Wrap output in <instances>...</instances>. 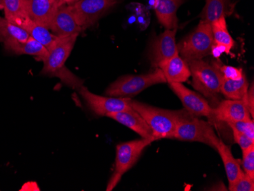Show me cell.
<instances>
[{
    "label": "cell",
    "instance_id": "1",
    "mask_svg": "<svg viewBox=\"0 0 254 191\" xmlns=\"http://www.w3.org/2000/svg\"><path fill=\"white\" fill-rule=\"evenodd\" d=\"M78 37V35L59 37L43 60L44 66L41 71L43 75L58 77L64 83L75 89H79L83 85L84 80L65 68V63L73 50Z\"/></svg>",
    "mask_w": 254,
    "mask_h": 191
},
{
    "label": "cell",
    "instance_id": "2",
    "mask_svg": "<svg viewBox=\"0 0 254 191\" xmlns=\"http://www.w3.org/2000/svg\"><path fill=\"white\" fill-rule=\"evenodd\" d=\"M131 107L145 120L153 132L156 140L161 139H174L175 128L181 111H169L150 106L146 104L131 100Z\"/></svg>",
    "mask_w": 254,
    "mask_h": 191
},
{
    "label": "cell",
    "instance_id": "3",
    "mask_svg": "<svg viewBox=\"0 0 254 191\" xmlns=\"http://www.w3.org/2000/svg\"><path fill=\"white\" fill-rule=\"evenodd\" d=\"M174 139L188 142H199L216 150L220 139L216 136L210 123L199 119L183 110L175 128Z\"/></svg>",
    "mask_w": 254,
    "mask_h": 191
},
{
    "label": "cell",
    "instance_id": "4",
    "mask_svg": "<svg viewBox=\"0 0 254 191\" xmlns=\"http://www.w3.org/2000/svg\"><path fill=\"white\" fill-rule=\"evenodd\" d=\"M213 45L211 24L201 20L195 29L178 43V53L186 62L202 60L212 54Z\"/></svg>",
    "mask_w": 254,
    "mask_h": 191
},
{
    "label": "cell",
    "instance_id": "5",
    "mask_svg": "<svg viewBox=\"0 0 254 191\" xmlns=\"http://www.w3.org/2000/svg\"><path fill=\"white\" fill-rule=\"evenodd\" d=\"M166 78L160 68L142 75H126L109 85L105 95L111 97L132 98L144 90L157 84L165 83Z\"/></svg>",
    "mask_w": 254,
    "mask_h": 191
},
{
    "label": "cell",
    "instance_id": "6",
    "mask_svg": "<svg viewBox=\"0 0 254 191\" xmlns=\"http://www.w3.org/2000/svg\"><path fill=\"white\" fill-rule=\"evenodd\" d=\"M187 64L190 70L194 88L209 99H216L221 93L223 78L213 63L210 64L202 60H195Z\"/></svg>",
    "mask_w": 254,
    "mask_h": 191
},
{
    "label": "cell",
    "instance_id": "7",
    "mask_svg": "<svg viewBox=\"0 0 254 191\" xmlns=\"http://www.w3.org/2000/svg\"><path fill=\"white\" fill-rule=\"evenodd\" d=\"M153 141L142 139L122 142L117 145L115 168L107 188L111 191L119 183L123 175L136 163L145 148Z\"/></svg>",
    "mask_w": 254,
    "mask_h": 191
},
{
    "label": "cell",
    "instance_id": "8",
    "mask_svg": "<svg viewBox=\"0 0 254 191\" xmlns=\"http://www.w3.org/2000/svg\"><path fill=\"white\" fill-rule=\"evenodd\" d=\"M120 0H78L70 7L71 11L82 31L93 26L108 10Z\"/></svg>",
    "mask_w": 254,
    "mask_h": 191
},
{
    "label": "cell",
    "instance_id": "9",
    "mask_svg": "<svg viewBox=\"0 0 254 191\" xmlns=\"http://www.w3.org/2000/svg\"><path fill=\"white\" fill-rule=\"evenodd\" d=\"M78 91L90 109L98 116L107 117L110 114L132 108L130 98L101 96L90 92L84 85Z\"/></svg>",
    "mask_w": 254,
    "mask_h": 191
},
{
    "label": "cell",
    "instance_id": "10",
    "mask_svg": "<svg viewBox=\"0 0 254 191\" xmlns=\"http://www.w3.org/2000/svg\"><path fill=\"white\" fill-rule=\"evenodd\" d=\"M177 29H166L152 41L148 51V59L154 68H159L161 64L176 55L178 44L175 40Z\"/></svg>",
    "mask_w": 254,
    "mask_h": 191
},
{
    "label": "cell",
    "instance_id": "11",
    "mask_svg": "<svg viewBox=\"0 0 254 191\" xmlns=\"http://www.w3.org/2000/svg\"><path fill=\"white\" fill-rule=\"evenodd\" d=\"M170 88L180 98L185 110L195 117H208L213 119V108L196 92L184 86L183 83H169Z\"/></svg>",
    "mask_w": 254,
    "mask_h": 191
},
{
    "label": "cell",
    "instance_id": "12",
    "mask_svg": "<svg viewBox=\"0 0 254 191\" xmlns=\"http://www.w3.org/2000/svg\"><path fill=\"white\" fill-rule=\"evenodd\" d=\"M49 30L57 37L79 35L80 33L83 31L68 5H61L58 7Z\"/></svg>",
    "mask_w": 254,
    "mask_h": 191
},
{
    "label": "cell",
    "instance_id": "13",
    "mask_svg": "<svg viewBox=\"0 0 254 191\" xmlns=\"http://www.w3.org/2000/svg\"><path fill=\"white\" fill-rule=\"evenodd\" d=\"M251 114L243 100L226 99L213 108V119L229 123L251 119Z\"/></svg>",
    "mask_w": 254,
    "mask_h": 191
},
{
    "label": "cell",
    "instance_id": "14",
    "mask_svg": "<svg viewBox=\"0 0 254 191\" xmlns=\"http://www.w3.org/2000/svg\"><path fill=\"white\" fill-rule=\"evenodd\" d=\"M107 117L132 129L138 135H140L141 137L143 139H150L153 142L156 141L154 137L152 129L145 122L143 118L132 108L110 114Z\"/></svg>",
    "mask_w": 254,
    "mask_h": 191
},
{
    "label": "cell",
    "instance_id": "15",
    "mask_svg": "<svg viewBox=\"0 0 254 191\" xmlns=\"http://www.w3.org/2000/svg\"><path fill=\"white\" fill-rule=\"evenodd\" d=\"M27 13L38 25L49 29L51 21L60 6L56 0H26Z\"/></svg>",
    "mask_w": 254,
    "mask_h": 191
},
{
    "label": "cell",
    "instance_id": "16",
    "mask_svg": "<svg viewBox=\"0 0 254 191\" xmlns=\"http://www.w3.org/2000/svg\"><path fill=\"white\" fill-rule=\"evenodd\" d=\"M159 68L163 72L168 83H183L187 82L191 76L188 64L181 58L179 54H177L171 59L165 61L160 65Z\"/></svg>",
    "mask_w": 254,
    "mask_h": 191
},
{
    "label": "cell",
    "instance_id": "17",
    "mask_svg": "<svg viewBox=\"0 0 254 191\" xmlns=\"http://www.w3.org/2000/svg\"><path fill=\"white\" fill-rule=\"evenodd\" d=\"M184 2V0H155L157 18L166 29H178L177 12Z\"/></svg>",
    "mask_w": 254,
    "mask_h": 191
},
{
    "label": "cell",
    "instance_id": "18",
    "mask_svg": "<svg viewBox=\"0 0 254 191\" xmlns=\"http://www.w3.org/2000/svg\"><path fill=\"white\" fill-rule=\"evenodd\" d=\"M15 25L25 29L31 38L43 44L48 51L59 38V37L54 35L48 28L35 23L29 16L21 18Z\"/></svg>",
    "mask_w": 254,
    "mask_h": 191
},
{
    "label": "cell",
    "instance_id": "19",
    "mask_svg": "<svg viewBox=\"0 0 254 191\" xmlns=\"http://www.w3.org/2000/svg\"><path fill=\"white\" fill-rule=\"evenodd\" d=\"M211 28H212L214 42L212 51L218 49V52L220 51V53L230 54L231 50L235 46V43L228 32L225 17H222L212 22Z\"/></svg>",
    "mask_w": 254,
    "mask_h": 191
},
{
    "label": "cell",
    "instance_id": "20",
    "mask_svg": "<svg viewBox=\"0 0 254 191\" xmlns=\"http://www.w3.org/2000/svg\"><path fill=\"white\" fill-rule=\"evenodd\" d=\"M4 45L7 51H11L17 55L25 54V55L33 56L40 61H43L48 54V49L31 36L29 37L28 41L25 42L11 41V42L5 43Z\"/></svg>",
    "mask_w": 254,
    "mask_h": 191
},
{
    "label": "cell",
    "instance_id": "21",
    "mask_svg": "<svg viewBox=\"0 0 254 191\" xmlns=\"http://www.w3.org/2000/svg\"><path fill=\"white\" fill-rule=\"evenodd\" d=\"M216 150L218 151L222 158L225 172H226L228 183H229V186H231L238 179L240 173H241V162L235 159L233 154L232 153L231 149L222 140H220L219 144L217 146Z\"/></svg>",
    "mask_w": 254,
    "mask_h": 191
},
{
    "label": "cell",
    "instance_id": "22",
    "mask_svg": "<svg viewBox=\"0 0 254 191\" xmlns=\"http://www.w3.org/2000/svg\"><path fill=\"white\" fill-rule=\"evenodd\" d=\"M249 83L245 75L238 80L222 78L220 92L228 99L244 100L248 93Z\"/></svg>",
    "mask_w": 254,
    "mask_h": 191
},
{
    "label": "cell",
    "instance_id": "23",
    "mask_svg": "<svg viewBox=\"0 0 254 191\" xmlns=\"http://www.w3.org/2000/svg\"><path fill=\"white\" fill-rule=\"evenodd\" d=\"M230 13L231 7L228 0H206L201 17L202 20L211 24L222 17L225 18Z\"/></svg>",
    "mask_w": 254,
    "mask_h": 191
},
{
    "label": "cell",
    "instance_id": "24",
    "mask_svg": "<svg viewBox=\"0 0 254 191\" xmlns=\"http://www.w3.org/2000/svg\"><path fill=\"white\" fill-rule=\"evenodd\" d=\"M30 35L21 27L11 23L5 18H0V41L5 43L11 41L25 42L28 41Z\"/></svg>",
    "mask_w": 254,
    "mask_h": 191
},
{
    "label": "cell",
    "instance_id": "25",
    "mask_svg": "<svg viewBox=\"0 0 254 191\" xmlns=\"http://www.w3.org/2000/svg\"><path fill=\"white\" fill-rule=\"evenodd\" d=\"M5 19L16 24L21 18L28 16L26 0H1Z\"/></svg>",
    "mask_w": 254,
    "mask_h": 191
},
{
    "label": "cell",
    "instance_id": "26",
    "mask_svg": "<svg viewBox=\"0 0 254 191\" xmlns=\"http://www.w3.org/2000/svg\"><path fill=\"white\" fill-rule=\"evenodd\" d=\"M231 191H254V178L248 176L244 171L241 170L238 179L228 187Z\"/></svg>",
    "mask_w": 254,
    "mask_h": 191
},
{
    "label": "cell",
    "instance_id": "27",
    "mask_svg": "<svg viewBox=\"0 0 254 191\" xmlns=\"http://www.w3.org/2000/svg\"><path fill=\"white\" fill-rule=\"evenodd\" d=\"M214 65L217 67V69L220 72L222 78L225 79H232V80H238L245 75L243 69L241 68L231 66V65H224L220 63H213Z\"/></svg>",
    "mask_w": 254,
    "mask_h": 191
},
{
    "label": "cell",
    "instance_id": "28",
    "mask_svg": "<svg viewBox=\"0 0 254 191\" xmlns=\"http://www.w3.org/2000/svg\"><path fill=\"white\" fill-rule=\"evenodd\" d=\"M228 125L232 128V130L245 134L248 137L254 140V124L251 118L245 121L229 123Z\"/></svg>",
    "mask_w": 254,
    "mask_h": 191
},
{
    "label": "cell",
    "instance_id": "29",
    "mask_svg": "<svg viewBox=\"0 0 254 191\" xmlns=\"http://www.w3.org/2000/svg\"><path fill=\"white\" fill-rule=\"evenodd\" d=\"M242 152H243L242 165L244 167V171L248 176L254 178V145H251V147Z\"/></svg>",
    "mask_w": 254,
    "mask_h": 191
},
{
    "label": "cell",
    "instance_id": "30",
    "mask_svg": "<svg viewBox=\"0 0 254 191\" xmlns=\"http://www.w3.org/2000/svg\"><path fill=\"white\" fill-rule=\"evenodd\" d=\"M233 131L234 139H235V142L240 145L242 151L245 150V149L251 147V145H254V140L248 137L245 134L241 133L238 131Z\"/></svg>",
    "mask_w": 254,
    "mask_h": 191
},
{
    "label": "cell",
    "instance_id": "31",
    "mask_svg": "<svg viewBox=\"0 0 254 191\" xmlns=\"http://www.w3.org/2000/svg\"><path fill=\"white\" fill-rule=\"evenodd\" d=\"M251 114V117H254V85L251 88H248V93H247L246 97L243 100Z\"/></svg>",
    "mask_w": 254,
    "mask_h": 191
},
{
    "label": "cell",
    "instance_id": "32",
    "mask_svg": "<svg viewBox=\"0 0 254 191\" xmlns=\"http://www.w3.org/2000/svg\"><path fill=\"white\" fill-rule=\"evenodd\" d=\"M78 0H62L61 2V5H72V4L75 3Z\"/></svg>",
    "mask_w": 254,
    "mask_h": 191
},
{
    "label": "cell",
    "instance_id": "33",
    "mask_svg": "<svg viewBox=\"0 0 254 191\" xmlns=\"http://www.w3.org/2000/svg\"><path fill=\"white\" fill-rule=\"evenodd\" d=\"M57 2H58V4H59L60 5H61V2H62V0H56Z\"/></svg>",
    "mask_w": 254,
    "mask_h": 191
},
{
    "label": "cell",
    "instance_id": "34",
    "mask_svg": "<svg viewBox=\"0 0 254 191\" xmlns=\"http://www.w3.org/2000/svg\"><path fill=\"white\" fill-rule=\"evenodd\" d=\"M0 8H2V2H1V0H0Z\"/></svg>",
    "mask_w": 254,
    "mask_h": 191
}]
</instances>
